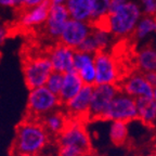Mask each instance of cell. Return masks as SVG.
<instances>
[{"label":"cell","instance_id":"1","mask_svg":"<svg viewBox=\"0 0 156 156\" xmlns=\"http://www.w3.org/2000/svg\"><path fill=\"white\" fill-rule=\"evenodd\" d=\"M49 138L50 136L40 120L28 117L17 126L12 152L38 156L47 147Z\"/></svg>","mask_w":156,"mask_h":156},{"label":"cell","instance_id":"2","mask_svg":"<svg viewBox=\"0 0 156 156\" xmlns=\"http://www.w3.org/2000/svg\"><path fill=\"white\" fill-rule=\"evenodd\" d=\"M60 146L58 153L62 154H80L86 155L91 151V142L89 133L83 122L78 119H69L66 127L58 136Z\"/></svg>","mask_w":156,"mask_h":156},{"label":"cell","instance_id":"3","mask_svg":"<svg viewBox=\"0 0 156 156\" xmlns=\"http://www.w3.org/2000/svg\"><path fill=\"white\" fill-rule=\"evenodd\" d=\"M141 7L132 0H128L125 5L107 14L108 33L113 37H127L132 34L134 27L142 16Z\"/></svg>","mask_w":156,"mask_h":156},{"label":"cell","instance_id":"4","mask_svg":"<svg viewBox=\"0 0 156 156\" xmlns=\"http://www.w3.org/2000/svg\"><path fill=\"white\" fill-rule=\"evenodd\" d=\"M61 105L58 97L53 94L46 87L30 89L27 97V112L29 118L41 119L49 113L54 112Z\"/></svg>","mask_w":156,"mask_h":156},{"label":"cell","instance_id":"5","mask_svg":"<svg viewBox=\"0 0 156 156\" xmlns=\"http://www.w3.org/2000/svg\"><path fill=\"white\" fill-rule=\"evenodd\" d=\"M52 72L51 63L46 53L28 56L23 63L24 80L29 90L44 87Z\"/></svg>","mask_w":156,"mask_h":156},{"label":"cell","instance_id":"6","mask_svg":"<svg viewBox=\"0 0 156 156\" xmlns=\"http://www.w3.org/2000/svg\"><path fill=\"white\" fill-rule=\"evenodd\" d=\"M94 85H118L122 74L116 58L108 51H99L94 54Z\"/></svg>","mask_w":156,"mask_h":156},{"label":"cell","instance_id":"7","mask_svg":"<svg viewBox=\"0 0 156 156\" xmlns=\"http://www.w3.org/2000/svg\"><path fill=\"white\" fill-rule=\"evenodd\" d=\"M136 101L126 93L118 91L107 107L102 119L128 124L132 120H136Z\"/></svg>","mask_w":156,"mask_h":156},{"label":"cell","instance_id":"8","mask_svg":"<svg viewBox=\"0 0 156 156\" xmlns=\"http://www.w3.org/2000/svg\"><path fill=\"white\" fill-rule=\"evenodd\" d=\"M119 88L116 85H94L91 95L90 108L88 118L102 119L107 107L118 93Z\"/></svg>","mask_w":156,"mask_h":156},{"label":"cell","instance_id":"9","mask_svg":"<svg viewBox=\"0 0 156 156\" xmlns=\"http://www.w3.org/2000/svg\"><path fill=\"white\" fill-rule=\"evenodd\" d=\"M119 91L126 93L134 100L139 99H152L154 88L147 83L144 75L140 72L131 73L129 76L122 78L118 83Z\"/></svg>","mask_w":156,"mask_h":156},{"label":"cell","instance_id":"10","mask_svg":"<svg viewBox=\"0 0 156 156\" xmlns=\"http://www.w3.org/2000/svg\"><path fill=\"white\" fill-rule=\"evenodd\" d=\"M91 32H92V25L89 22L69 19L64 27L58 42L76 50L80 46L81 42L91 34Z\"/></svg>","mask_w":156,"mask_h":156},{"label":"cell","instance_id":"11","mask_svg":"<svg viewBox=\"0 0 156 156\" xmlns=\"http://www.w3.org/2000/svg\"><path fill=\"white\" fill-rule=\"evenodd\" d=\"M69 19L71 16L65 5H50L48 17L46 20V23L44 24L46 37H48L52 41L58 42L64 27Z\"/></svg>","mask_w":156,"mask_h":156},{"label":"cell","instance_id":"12","mask_svg":"<svg viewBox=\"0 0 156 156\" xmlns=\"http://www.w3.org/2000/svg\"><path fill=\"white\" fill-rule=\"evenodd\" d=\"M92 89L93 86L85 85L72 100L63 104L64 110H65L64 113L69 119L81 120L83 118H88Z\"/></svg>","mask_w":156,"mask_h":156},{"label":"cell","instance_id":"13","mask_svg":"<svg viewBox=\"0 0 156 156\" xmlns=\"http://www.w3.org/2000/svg\"><path fill=\"white\" fill-rule=\"evenodd\" d=\"M75 50L61 42H56L46 52L53 72L65 74L73 71Z\"/></svg>","mask_w":156,"mask_h":156},{"label":"cell","instance_id":"14","mask_svg":"<svg viewBox=\"0 0 156 156\" xmlns=\"http://www.w3.org/2000/svg\"><path fill=\"white\" fill-rule=\"evenodd\" d=\"M50 5H51L48 1V2L41 3L36 7L23 9L19 16V25L26 29L44 26L48 17Z\"/></svg>","mask_w":156,"mask_h":156},{"label":"cell","instance_id":"15","mask_svg":"<svg viewBox=\"0 0 156 156\" xmlns=\"http://www.w3.org/2000/svg\"><path fill=\"white\" fill-rule=\"evenodd\" d=\"M83 83L79 75L75 71H71L63 74V83H62L61 91L58 93V100L61 105L65 104L69 100H72L83 87Z\"/></svg>","mask_w":156,"mask_h":156},{"label":"cell","instance_id":"16","mask_svg":"<svg viewBox=\"0 0 156 156\" xmlns=\"http://www.w3.org/2000/svg\"><path fill=\"white\" fill-rule=\"evenodd\" d=\"M138 72L142 74L156 72V48L152 44H146L136 54Z\"/></svg>","mask_w":156,"mask_h":156},{"label":"cell","instance_id":"17","mask_svg":"<svg viewBox=\"0 0 156 156\" xmlns=\"http://www.w3.org/2000/svg\"><path fill=\"white\" fill-rule=\"evenodd\" d=\"M94 0H67L65 7L71 19L90 23Z\"/></svg>","mask_w":156,"mask_h":156},{"label":"cell","instance_id":"18","mask_svg":"<svg viewBox=\"0 0 156 156\" xmlns=\"http://www.w3.org/2000/svg\"><path fill=\"white\" fill-rule=\"evenodd\" d=\"M68 122V117L65 115V113L61 111H54V112L49 113L48 115L44 116L40 120L46 131L52 136H58L64 128L66 127Z\"/></svg>","mask_w":156,"mask_h":156},{"label":"cell","instance_id":"19","mask_svg":"<svg viewBox=\"0 0 156 156\" xmlns=\"http://www.w3.org/2000/svg\"><path fill=\"white\" fill-rule=\"evenodd\" d=\"M156 32V21L155 16L152 15L142 14L139 22L134 27L131 37L136 40H142V39L149 37L150 35Z\"/></svg>","mask_w":156,"mask_h":156},{"label":"cell","instance_id":"20","mask_svg":"<svg viewBox=\"0 0 156 156\" xmlns=\"http://www.w3.org/2000/svg\"><path fill=\"white\" fill-rule=\"evenodd\" d=\"M136 101L138 119L145 125H153L156 122V106L152 99H139Z\"/></svg>","mask_w":156,"mask_h":156},{"label":"cell","instance_id":"21","mask_svg":"<svg viewBox=\"0 0 156 156\" xmlns=\"http://www.w3.org/2000/svg\"><path fill=\"white\" fill-rule=\"evenodd\" d=\"M108 136L113 144L122 145L128 139V124L122 122H111Z\"/></svg>","mask_w":156,"mask_h":156},{"label":"cell","instance_id":"22","mask_svg":"<svg viewBox=\"0 0 156 156\" xmlns=\"http://www.w3.org/2000/svg\"><path fill=\"white\" fill-rule=\"evenodd\" d=\"M108 10H110V0H94L90 19L91 24L106 16L108 14Z\"/></svg>","mask_w":156,"mask_h":156},{"label":"cell","instance_id":"23","mask_svg":"<svg viewBox=\"0 0 156 156\" xmlns=\"http://www.w3.org/2000/svg\"><path fill=\"white\" fill-rule=\"evenodd\" d=\"M91 35L93 36L98 47H99V51H106L111 41H112V37H113L112 35L110 33L105 32V30L94 28V27H92Z\"/></svg>","mask_w":156,"mask_h":156},{"label":"cell","instance_id":"24","mask_svg":"<svg viewBox=\"0 0 156 156\" xmlns=\"http://www.w3.org/2000/svg\"><path fill=\"white\" fill-rule=\"evenodd\" d=\"M62 83H63V74L58 73V72H52L47 79L44 87L53 94L58 95V93L61 91Z\"/></svg>","mask_w":156,"mask_h":156},{"label":"cell","instance_id":"25","mask_svg":"<svg viewBox=\"0 0 156 156\" xmlns=\"http://www.w3.org/2000/svg\"><path fill=\"white\" fill-rule=\"evenodd\" d=\"M76 50H78V51H83V52H87V53L95 54L97 52H99V47H98L93 36L90 34L83 42H81L80 46L78 47Z\"/></svg>","mask_w":156,"mask_h":156},{"label":"cell","instance_id":"26","mask_svg":"<svg viewBox=\"0 0 156 156\" xmlns=\"http://www.w3.org/2000/svg\"><path fill=\"white\" fill-rule=\"evenodd\" d=\"M142 13L145 15H156V0H141Z\"/></svg>","mask_w":156,"mask_h":156},{"label":"cell","instance_id":"27","mask_svg":"<svg viewBox=\"0 0 156 156\" xmlns=\"http://www.w3.org/2000/svg\"><path fill=\"white\" fill-rule=\"evenodd\" d=\"M49 0H21V7L23 9H28V8L36 7L41 3L48 2Z\"/></svg>","mask_w":156,"mask_h":156},{"label":"cell","instance_id":"28","mask_svg":"<svg viewBox=\"0 0 156 156\" xmlns=\"http://www.w3.org/2000/svg\"><path fill=\"white\" fill-rule=\"evenodd\" d=\"M0 7L19 8L21 7V0H0Z\"/></svg>","mask_w":156,"mask_h":156},{"label":"cell","instance_id":"29","mask_svg":"<svg viewBox=\"0 0 156 156\" xmlns=\"http://www.w3.org/2000/svg\"><path fill=\"white\" fill-rule=\"evenodd\" d=\"M128 0H110V10H108V14L116 11L118 8H120L122 5L127 2Z\"/></svg>","mask_w":156,"mask_h":156},{"label":"cell","instance_id":"30","mask_svg":"<svg viewBox=\"0 0 156 156\" xmlns=\"http://www.w3.org/2000/svg\"><path fill=\"white\" fill-rule=\"evenodd\" d=\"M8 36H9V28L5 25H0V47L5 44Z\"/></svg>","mask_w":156,"mask_h":156},{"label":"cell","instance_id":"31","mask_svg":"<svg viewBox=\"0 0 156 156\" xmlns=\"http://www.w3.org/2000/svg\"><path fill=\"white\" fill-rule=\"evenodd\" d=\"M147 83L152 86V87H156V72H149V73L143 74Z\"/></svg>","mask_w":156,"mask_h":156},{"label":"cell","instance_id":"32","mask_svg":"<svg viewBox=\"0 0 156 156\" xmlns=\"http://www.w3.org/2000/svg\"><path fill=\"white\" fill-rule=\"evenodd\" d=\"M67 0H49V3L51 5H65Z\"/></svg>","mask_w":156,"mask_h":156},{"label":"cell","instance_id":"33","mask_svg":"<svg viewBox=\"0 0 156 156\" xmlns=\"http://www.w3.org/2000/svg\"><path fill=\"white\" fill-rule=\"evenodd\" d=\"M152 100H153L154 104H155V106H156V87H154V89H153V95H152Z\"/></svg>","mask_w":156,"mask_h":156},{"label":"cell","instance_id":"34","mask_svg":"<svg viewBox=\"0 0 156 156\" xmlns=\"http://www.w3.org/2000/svg\"><path fill=\"white\" fill-rule=\"evenodd\" d=\"M58 156H86V155H80V154H62V153H58Z\"/></svg>","mask_w":156,"mask_h":156},{"label":"cell","instance_id":"35","mask_svg":"<svg viewBox=\"0 0 156 156\" xmlns=\"http://www.w3.org/2000/svg\"><path fill=\"white\" fill-rule=\"evenodd\" d=\"M12 156H29V155H26V154H21V153H15V152H12Z\"/></svg>","mask_w":156,"mask_h":156},{"label":"cell","instance_id":"36","mask_svg":"<svg viewBox=\"0 0 156 156\" xmlns=\"http://www.w3.org/2000/svg\"><path fill=\"white\" fill-rule=\"evenodd\" d=\"M145 156H156V153H150V154H147V155H145Z\"/></svg>","mask_w":156,"mask_h":156},{"label":"cell","instance_id":"37","mask_svg":"<svg viewBox=\"0 0 156 156\" xmlns=\"http://www.w3.org/2000/svg\"><path fill=\"white\" fill-rule=\"evenodd\" d=\"M155 21H156V15H155ZM155 34H156V32H155Z\"/></svg>","mask_w":156,"mask_h":156}]
</instances>
